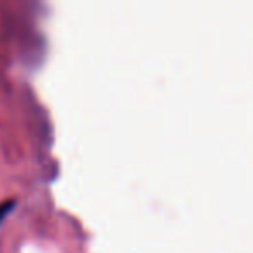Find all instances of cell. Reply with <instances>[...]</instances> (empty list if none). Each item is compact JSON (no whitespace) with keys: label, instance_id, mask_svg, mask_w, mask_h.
Wrapping results in <instances>:
<instances>
[{"label":"cell","instance_id":"1","mask_svg":"<svg viewBox=\"0 0 253 253\" xmlns=\"http://www.w3.org/2000/svg\"><path fill=\"white\" fill-rule=\"evenodd\" d=\"M12 207H14V201L12 200H5L0 203V224H2V220L7 217V213L12 210Z\"/></svg>","mask_w":253,"mask_h":253}]
</instances>
